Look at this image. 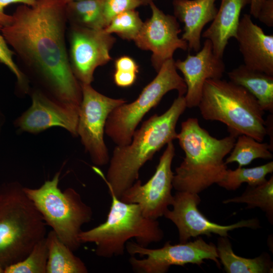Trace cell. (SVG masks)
Listing matches in <instances>:
<instances>
[{
	"label": "cell",
	"instance_id": "6da1fadb",
	"mask_svg": "<svg viewBox=\"0 0 273 273\" xmlns=\"http://www.w3.org/2000/svg\"><path fill=\"white\" fill-rule=\"evenodd\" d=\"M66 6L63 0L21 5L1 31L38 89L60 102L79 106L81 88L72 71L66 43Z\"/></svg>",
	"mask_w": 273,
	"mask_h": 273
},
{
	"label": "cell",
	"instance_id": "7a4b0ae2",
	"mask_svg": "<svg viewBox=\"0 0 273 273\" xmlns=\"http://www.w3.org/2000/svg\"><path fill=\"white\" fill-rule=\"evenodd\" d=\"M186 108L185 96H178L163 114H155L145 121L135 130L129 144L116 146L106 176L97 167H93L117 197L120 198L139 179L140 170L156 152L176 139V124Z\"/></svg>",
	"mask_w": 273,
	"mask_h": 273
},
{
	"label": "cell",
	"instance_id": "3957f363",
	"mask_svg": "<svg viewBox=\"0 0 273 273\" xmlns=\"http://www.w3.org/2000/svg\"><path fill=\"white\" fill-rule=\"evenodd\" d=\"M176 139L185 153L174 173L172 186L176 191L199 194L224 178L228 169L224 158L236 138L230 134L216 139L200 126L197 118H189L181 123Z\"/></svg>",
	"mask_w": 273,
	"mask_h": 273
},
{
	"label": "cell",
	"instance_id": "277c9868",
	"mask_svg": "<svg viewBox=\"0 0 273 273\" xmlns=\"http://www.w3.org/2000/svg\"><path fill=\"white\" fill-rule=\"evenodd\" d=\"M46 223L17 181L0 188V266L24 259L46 237Z\"/></svg>",
	"mask_w": 273,
	"mask_h": 273
},
{
	"label": "cell",
	"instance_id": "5b68a950",
	"mask_svg": "<svg viewBox=\"0 0 273 273\" xmlns=\"http://www.w3.org/2000/svg\"><path fill=\"white\" fill-rule=\"evenodd\" d=\"M197 107L203 119L224 124L236 138L245 134L261 142L267 135L264 111L256 99L231 81L207 80Z\"/></svg>",
	"mask_w": 273,
	"mask_h": 273
},
{
	"label": "cell",
	"instance_id": "8992f818",
	"mask_svg": "<svg viewBox=\"0 0 273 273\" xmlns=\"http://www.w3.org/2000/svg\"><path fill=\"white\" fill-rule=\"evenodd\" d=\"M111 204L106 221L79 235L80 243H94L96 254L111 258L122 255L127 241L134 238L138 244L148 247L161 241L164 233L157 219L146 217L140 206L124 202L109 190Z\"/></svg>",
	"mask_w": 273,
	"mask_h": 273
},
{
	"label": "cell",
	"instance_id": "52a82bcc",
	"mask_svg": "<svg viewBox=\"0 0 273 273\" xmlns=\"http://www.w3.org/2000/svg\"><path fill=\"white\" fill-rule=\"evenodd\" d=\"M60 171L39 188L24 187V191L41 214L47 225L50 226L59 239L72 251L81 243L79 235L82 226L90 222L93 213L80 195L69 188L62 191L59 187Z\"/></svg>",
	"mask_w": 273,
	"mask_h": 273
},
{
	"label": "cell",
	"instance_id": "ba28073f",
	"mask_svg": "<svg viewBox=\"0 0 273 273\" xmlns=\"http://www.w3.org/2000/svg\"><path fill=\"white\" fill-rule=\"evenodd\" d=\"M172 90H176L178 96H184L187 92L186 84L178 74L173 58L163 63L156 77L143 88L136 99L112 111L106 121L105 133L116 146L129 144L145 115Z\"/></svg>",
	"mask_w": 273,
	"mask_h": 273
},
{
	"label": "cell",
	"instance_id": "9c48e42d",
	"mask_svg": "<svg viewBox=\"0 0 273 273\" xmlns=\"http://www.w3.org/2000/svg\"><path fill=\"white\" fill-rule=\"evenodd\" d=\"M125 249L131 255L129 262L132 270L139 273H165L171 265L191 263L200 266L207 259L214 261L218 268L221 266L216 246L200 237L194 241L174 245L168 241L157 249L127 242Z\"/></svg>",
	"mask_w": 273,
	"mask_h": 273
},
{
	"label": "cell",
	"instance_id": "30bf717a",
	"mask_svg": "<svg viewBox=\"0 0 273 273\" xmlns=\"http://www.w3.org/2000/svg\"><path fill=\"white\" fill-rule=\"evenodd\" d=\"M82 100L79 106L77 135L96 165H107L110 160L104 135L107 119L116 107L126 103L123 99L107 97L90 84L80 83Z\"/></svg>",
	"mask_w": 273,
	"mask_h": 273
},
{
	"label": "cell",
	"instance_id": "8fae6325",
	"mask_svg": "<svg viewBox=\"0 0 273 273\" xmlns=\"http://www.w3.org/2000/svg\"><path fill=\"white\" fill-rule=\"evenodd\" d=\"M174 155V146L171 142L167 144L150 179L145 184H142L141 180H136L123 192L120 200L137 204L148 218L157 219L163 216L173 198L171 190L174 173L171 164Z\"/></svg>",
	"mask_w": 273,
	"mask_h": 273
},
{
	"label": "cell",
	"instance_id": "7c38bea8",
	"mask_svg": "<svg viewBox=\"0 0 273 273\" xmlns=\"http://www.w3.org/2000/svg\"><path fill=\"white\" fill-rule=\"evenodd\" d=\"M200 202L198 194L177 191L173 196L172 209H168L163 215L177 228L181 243L201 235L210 237L212 234L228 237L229 232L235 229H257L260 226L259 220L254 218L226 225L212 222L199 211L198 205Z\"/></svg>",
	"mask_w": 273,
	"mask_h": 273
},
{
	"label": "cell",
	"instance_id": "4fadbf2b",
	"mask_svg": "<svg viewBox=\"0 0 273 273\" xmlns=\"http://www.w3.org/2000/svg\"><path fill=\"white\" fill-rule=\"evenodd\" d=\"M68 57L72 71L80 83L91 84L96 69L108 63L116 39L104 29L70 26Z\"/></svg>",
	"mask_w": 273,
	"mask_h": 273
},
{
	"label": "cell",
	"instance_id": "5bb4252c",
	"mask_svg": "<svg viewBox=\"0 0 273 273\" xmlns=\"http://www.w3.org/2000/svg\"><path fill=\"white\" fill-rule=\"evenodd\" d=\"M149 5L151 16L143 23L133 41L140 49L152 52V64L157 72L165 62L173 58L176 50L187 51L188 44L178 36L181 30L175 17L165 14L154 2Z\"/></svg>",
	"mask_w": 273,
	"mask_h": 273
},
{
	"label": "cell",
	"instance_id": "9a60e30c",
	"mask_svg": "<svg viewBox=\"0 0 273 273\" xmlns=\"http://www.w3.org/2000/svg\"><path fill=\"white\" fill-rule=\"evenodd\" d=\"M31 106L15 121L20 132L36 134L53 126L65 129L77 136L79 106L60 102L38 88L31 93Z\"/></svg>",
	"mask_w": 273,
	"mask_h": 273
},
{
	"label": "cell",
	"instance_id": "2e32d148",
	"mask_svg": "<svg viewBox=\"0 0 273 273\" xmlns=\"http://www.w3.org/2000/svg\"><path fill=\"white\" fill-rule=\"evenodd\" d=\"M175 66L183 74L187 86L184 96L188 108L198 106L205 82L222 78L225 70L222 58L214 55L212 42L208 39L196 55L188 54L184 60H177Z\"/></svg>",
	"mask_w": 273,
	"mask_h": 273
},
{
	"label": "cell",
	"instance_id": "e0dca14e",
	"mask_svg": "<svg viewBox=\"0 0 273 273\" xmlns=\"http://www.w3.org/2000/svg\"><path fill=\"white\" fill-rule=\"evenodd\" d=\"M235 38L245 66L273 76V35L265 34L250 14H245L240 19Z\"/></svg>",
	"mask_w": 273,
	"mask_h": 273
},
{
	"label": "cell",
	"instance_id": "ac0fdd59",
	"mask_svg": "<svg viewBox=\"0 0 273 273\" xmlns=\"http://www.w3.org/2000/svg\"><path fill=\"white\" fill-rule=\"evenodd\" d=\"M216 1H173L174 16L184 24L181 38L187 42L188 49L196 52L200 50L202 30L214 20L218 11Z\"/></svg>",
	"mask_w": 273,
	"mask_h": 273
},
{
	"label": "cell",
	"instance_id": "d6986e66",
	"mask_svg": "<svg viewBox=\"0 0 273 273\" xmlns=\"http://www.w3.org/2000/svg\"><path fill=\"white\" fill-rule=\"evenodd\" d=\"M251 0H221L216 15L201 35L210 40L215 56L222 58L230 38H235L241 11Z\"/></svg>",
	"mask_w": 273,
	"mask_h": 273
},
{
	"label": "cell",
	"instance_id": "ffe728a7",
	"mask_svg": "<svg viewBox=\"0 0 273 273\" xmlns=\"http://www.w3.org/2000/svg\"><path fill=\"white\" fill-rule=\"evenodd\" d=\"M230 81L246 89L264 111L273 113V76L251 69L244 64L228 72Z\"/></svg>",
	"mask_w": 273,
	"mask_h": 273
},
{
	"label": "cell",
	"instance_id": "44dd1931",
	"mask_svg": "<svg viewBox=\"0 0 273 273\" xmlns=\"http://www.w3.org/2000/svg\"><path fill=\"white\" fill-rule=\"evenodd\" d=\"M216 249L218 258L227 273H272L273 263L269 255L262 253L254 258L236 255L228 237H220Z\"/></svg>",
	"mask_w": 273,
	"mask_h": 273
},
{
	"label": "cell",
	"instance_id": "7402d4cb",
	"mask_svg": "<svg viewBox=\"0 0 273 273\" xmlns=\"http://www.w3.org/2000/svg\"><path fill=\"white\" fill-rule=\"evenodd\" d=\"M48 257L46 273H86L88 270L80 258L76 256L56 233L51 231L46 235Z\"/></svg>",
	"mask_w": 273,
	"mask_h": 273
},
{
	"label": "cell",
	"instance_id": "603a6c76",
	"mask_svg": "<svg viewBox=\"0 0 273 273\" xmlns=\"http://www.w3.org/2000/svg\"><path fill=\"white\" fill-rule=\"evenodd\" d=\"M66 15L70 26L92 29L106 27L103 11V0H80L66 4Z\"/></svg>",
	"mask_w": 273,
	"mask_h": 273
},
{
	"label": "cell",
	"instance_id": "cb8c5ba5",
	"mask_svg": "<svg viewBox=\"0 0 273 273\" xmlns=\"http://www.w3.org/2000/svg\"><path fill=\"white\" fill-rule=\"evenodd\" d=\"M237 138L230 155L224 161L226 165L236 162L239 167H243L256 159H271L273 158L272 148L268 143L258 142L245 134Z\"/></svg>",
	"mask_w": 273,
	"mask_h": 273
},
{
	"label": "cell",
	"instance_id": "d4e9b609",
	"mask_svg": "<svg viewBox=\"0 0 273 273\" xmlns=\"http://www.w3.org/2000/svg\"><path fill=\"white\" fill-rule=\"evenodd\" d=\"M244 203L246 209L259 208L266 214L270 223L273 222V176L256 186H247L242 194L222 201L223 204Z\"/></svg>",
	"mask_w": 273,
	"mask_h": 273
},
{
	"label": "cell",
	"instance_id": "484cf974",
	"mask_svg": "<svg viewBox=\"0 0 273 273\" xmlns=\"http://www.w3.org/2000/svg\"><path fill=\"white\" fill-rule=\"evenodd\" d=\"M272 172L273 161L251 168L227 169L224 178L217 185L228 191H235L243 183L256 186L264 183L267 180L266 175Z\"/></svg>",
	"mask_w": 273,
	"mask_h": 273
},
{
	"label": "cell",
	"instance_id": "4316f807",
	"mask_svg": "<svg viewBox=\"0 0 273 273\" xmlns=\"http://www.w3.org/2000/svg\"><path fill=\"white\" fill-rule=\"evenodd\" d=\"M48 250L46 237L23 260L8 266L4 273H46Z\"/></svg>",
	"mask_w": 273,
	"mask_h": 273
},
{
	"label": "cell",
	"instance_id": "83f0119b",
	"mask_svg": "<svg viewBox=\"0 0 273 273\" xmlns=\"http://www.w3.org/2000/svg\"><path fill=\"white\" fill-rule=\"evenodd\" d=\"M144 22L135 9L124 11L115 16L104 28L110 33H116L123 39L134 40Z\"/></svg>",
	"mask_w": 273,
	"mask_h": 273
},
{
	"label": "cell",
	"instance_id": "f1b7e54d",
	"mask_svg": "<svg viewBox=\"0 0 273 273\" xmlns=\"http://www.w3.org/2000/svg\"><path fill=\"white\" fill-rule=\"evenodd\" d=\"M0 24V31L2 28ZM14 53L9 47L4 37L0 33V62L6 66L15 75L22 93L29 91V80L13 60Z\"/></svg>",
	"mask_w": 273,
	"mask_h": 273
},
{
	"label": "cell",
	"instance_id": "f546056e",
	"mask_svg": "<svg viewBox=\"0 0 273 273\" xmlns=\"http://www.w3.org/2000/svg\"><path fill=\"white\" fill-rule=\"evenodd\" d=\"M141 6L139 0H103V11L106 26L118 14L135 9Z\"/></svg>",
	"mask_w": 273,
	"mask_h": 273
},
{
	"label": "cell",
	"instance_id": "4dcf8cb0",
	"mask_svg": "<svg viewBox=\"0 0 273 273\" xmlns=\"http://www.w3.org/2000/svg\"><path fill=\"white\" fill-rule=\"evenodd\" d=\"M36 0H0V24L3 27L11 21L12 15L5 13V8L12 4L20 3L28 6L35 5Z\"/></svg>",
	"mask_w": 273,
	"mask_h": 273
},
{
	"label": "cell",
	"instance_id": "1f68e13d",
	"mask_svg": "<svg viewBox=\"0 0 273 273\" xmlns=\"http://www.w3.org/2000/svg\"><path fill=\"white\" fill-rule=\"evenodd\" d=\"M257 19L268 27L273 26V0H265Z\"/></svg>",
	"mask_w": 273,
	"mask_h": 273
},
{
	"label": "cell",
	"instance_id": "d6a6232c",
	"mask_svg": "<svg viewBox=\"0 0 273 273\" xmlns=\"http://www.w3.org/2000/svg\"><path fill=\"white\" fill-rule=\"evenodd\" d=\"M137 73L115 70L113 78L115 84L119 87H127L131 86L135 81Z\"/></svg>",
	"mask_w": 273,
	"mask_h": 273
},
{
	"label": "cell",
	"instance_id": "836d02e7",
	"mask_svg": "<svg viewBox=\"0 0 273 273\" xmlns=\"http://www.w3.org/2000/svg\"><path fill=\"white\" fill-rule=\"evenodd\" d=\"M115 70L132 72L138 73L139 66L131 57L127 56H121L115 61Z\"/></svg>",
	"mask_w": 273,
	"mask_h": 273
},
{
	"label": "cell",
	"instance_id": "e575fe53",
	"mask_svg": "<svg viewBox=\"0 0 273 273\" xmlns=\"http://www.w3.org/2000/svg\"><path fill=\"white\" fill-rule=\"evenodd\" d=\"M265 0H251L250 15L257 19L260 8Z\"/></svg>",
	"mask_w": 273,
	"mask_h": 273
},
{
	"label": "cell",
	"instance_id": "d590c367",
	"mask_svg": "<svg viewBox=\"0 0 273 273\" xmlns=\"http://www.w3.org/2000/svg\"><path fill=\"white\" fill-rule=\"evenodd\" d=\"M141 6L149 5L151 3L153 2L154 0H139Z\"/></svg>",
	"mask_w": 273,
	"mask_h": 273
},
{
	"label": "cell",
	"instance_id": "8d00e7d4",
	"mask_svg": "<svg viewBox=\"0 0 273 273\" xmlns=\"http://www.w3.org/2000/svg\"><path fill=\"white\" fill-rule=\"evenodd\" d=\"M65 3H66V4L69 3H70V2H74V1H80V0H63Z\"/></svg>",
	"mask_w": 273,
	"mask_h": 273
},
{
	"label": "cell",
	"instance_id": "74e56055",
	"mask_svg": "<svg viewBox=\"0 0 273 273\" xmlns=\"http://www.w3.org/2000/svg\"><path fill=\"white\" fill-rule=\"evenodd\" d=\"M0 273H4V269L0 266Z\"/></svg>",
	"mask_w": 273,
	"mask_h": 273
}]
</instances>
